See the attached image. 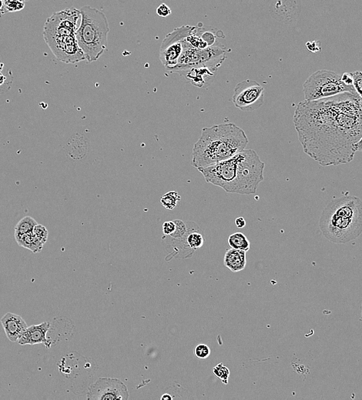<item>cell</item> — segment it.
<instances>
[{
    "instance_id": "1",
    "label": "cell",
    "mask_w": 362,
    "mask_h": 400,
    "mask_svg": "<svg viewBox=\"0 0 362 400\" xmlns=\"http://www.w3.org/2000/svg\"><path fill=\"white\" fill-rule=\"evenodd\" d=\"M293 122L304 153L321 166L351 163L362 137V99L346 92L298 103Z\"/></svg>"
},
{
    "instance_id": "2",
    "label": "cell",
    "mask_w": 362,
    "mask_h": 400,
    "mask_svg": "<svg viewBox=\"0 0 362 400\" xmlns=\"http://www.w3.org/2000/svg\"><path fill=\"white\" fill-rule=\"evenodd\" d=\"M264 163L253 149H244L216 164L198 168L206 182L228 193L255 194L264 180Z\"/></svg>"
},
{
    "instance_id": "3",
    "label": "cell",
    "mask_w": 362,
    "mask_h": 400,
    "mask_svg": "<svg viewBox=\"0 0 362 400\" xmlns=\"http://www.w3.org/2000/svg\"><path fill=\"white\" fill-rule=\"evenodd\" d=\"M248 139L235 124H223L204 127L193 148V167H207L225 161L245 149Z\"/></svg>"
},
{
    "instance_id": "4",
    "label": "cell",
    "mask_w": 362,
    "mask_h": 400,
    "mask_svg": "<svg viewBox=\"0 0 362 400\" xmlns=\"http://www.w3.org/2000/svg\"><path fill=\"white\" fill-rule=\"evenodd\" d=\"M323 236L335 243L345 244L362 233V201L357 196L336 198L327 205L319 220Z\"/></svg>"
},
{
    "instance_id": "5",
    "label": "cell",
    "mask_w": 362,
    "mask_h": 400,
    "mask_svg": "<svg viewBox=\"0 0 362 400\" xmlns=\"http://www.w3.org/2000/svg\"><path fill=\"white\" fill-rule=\"evenodd\" d=\"M80 19L79 10L69 8L54 13L45 22V42L55 58L61 62L75 64L86 60L76 41L78 22Z\"/></svg>"
},
{
    "instance_id": "6",
    "label": "cell",
    "mask_w": 362,
    "mask_h": 400,
    "mask_svg": "<svg viewBox=\"0 0 362 400\" xmlns=\"http://www.w3.org/2000/svg\"><path fill=\"white\" fill-rule=\"evenodd\" d=\"M79 12L80 24L76 31V41L86 60L95 62L107 49L109 22L104 13L90 6H84Z\"/></svg>"
},
{
    "instance_id": "7",
    "label": "cell",
    "mask_w": 362,
    "mask_h": 400,
    "mask_svg": "<svg viewBox=\"0 0 362 400\" xmlns=\"http://www.w3.org/2000/svg\"><path fill=\"white\" fill-rule=\"evenodd\" d=\"M227 49L226 46L220 43L204 49H195L184 40L181 56L171 72L180 73L195 67H204L215 73L226 59Z\"/></svg>"
},
{
    "instance_id": "8",
    "label": "cell",
    "mask_w": 362,
    "mask_h": 400,
    "mask_svg": "<svg viewBox=\"0 0 362 400\" xmlns=\"http://www.w3.org/2000/svg\"><path fill=\"white\" fill-rule=\"evenodd\" d=\"M307 101L322 100L344 93H355L354 87L345 85L342 76L330 70H318L311 75L303 85Z\"/></svg>"
},
{
    "instance_id": "9",
    "label": "cell",
    "mask_w": 362,
    "mask_h": 400,
    "mask_svg": "<svg viewBox=\"0 0 362 400\" xmlns=\"http://www.w3.org/2000/svg\"><path fill=\"white\" fill-rule=\"evenodd\" d=\"M192 27L184 25L175 28L165 37L160 48V58L162 65L171 72L178 64L179 59L184 50V43L190 34Z\"/></svg>"
},
{
    "instance_id": "10",
    "label": "cell",
    "mask_w": 362,
    "mask_h": 400,
    "mask_svg": "<svg viewBox=\"0 0 362 400\" xmlns=\"http://www.w3.org/2000/svg\"><path fill=\"white\" fill-rule=\"evenodd\" d=\"M264 100V89L255 80L243 81L236 85L232 101L234 106L244 112L259 109Z\"/></svg>"
},
{
    "instance_id": "11",
    "label": "cell",
    "mask_w": 362,
    "mask_h": 400,
    "mask_svg": "<svg viewBox=\"0 0 362 400\" xmlns=\"http://www.w3.org/2000/svg\"><path fill=\"white\" fill-rule=\"evenodd\" d=\"M130 396L126 385L118 379L100 378L91 385L87 394L88 399L127 400Z\"/></svg>"
},
{
    "instance_id": "12",
    "label": "cell",
    "mask_w": 362,
    "mask_h": 400,
    "mask_svg": "<svg viewBox=\"0 0 362 400\" xmlns=\"http://www.w3.org/2000/svg\"><path fill=\"white\" fill-rule=\"evenodd\" d=\"M49 328H50V324L48 322L29 326L20 339L18 340V344L22 346L37 345L42 344L46 348L49 349L52 343L46 337Z\"/></svg>"
},
{
    "instance_id": "13",
    "label": "cell",
    "mask_w": 362,
    "mask_h": 400,
    "mask_svg": "<svg viewBox=\"0 0 362 400\" xmlns=\"http://www.w3.org/2000/svg\"><path fill=\"white\" fill-rule=\"evenodd\" d=\"M0 323L2 324L7 338L11 342H18L27 329L25 320L17 314L7 313L4 316Z\"/></svg>"
},
{
    "instance_id": "14",
    "label": "cell",
    "mask_w": 362,
    "mask_h": 400,
    "mask_svg": "<svg viewBox=\"0 0 362 400\" xmlns=\"http://www.w3.org/2000/svg\"><path fill=\"white\" fill-rule=\"evenodd\" d=\"M214 72L207 67H201L185 70L179 74L184 76L192 85L197 87L203 88L207 87V85L214 76Z\"/></svg>"
},
{
    "instance_id": "15",
    "label": "cell",
    "mask_w": 362,
    "mask_h": 400,
    "mask_svg": "<svg viewBox=\"0 0 362 400\" xmlns=\"http://www.w3.org/2000/svg\"><path fill=\"white\" fill-rule=\"evenodd\" d=\"M247 252L241 250H227L224 258V264L232 272H238L245 269L247 265V258H246Z\"/></svg>"
},
{
    "instance_id": "16",
    "label": "cell",
    "mask_w": 362,
    "mask_h": 400,
    "mask_svg": "<svg viewBox=\"0 0 362 400\" xmlns=\"http://www.w3.org/2000/svg\"><path fill=\"white\" fill-rule=\"evenodd\" d=\"M15 239L19 247L27 249L34 253H40L44 245L33 232L22 236H16Z\"/></svg>"
},
{
    "instance_id": "17",
    "label": "cell",
    "mask_w": 362,
    "mask_h": 400,
    "mask_svg": "<svg viewBox=\"0 0 362 400\" xmlns=\"http://www.w3.org/2000/svg\"><path fill=\"white\" fill-rule=\"evenodd\" d=\"M228 244L231 249L247 252L250 248V241L242 233H235L228 238Z\"/></svg>"
},
{
    "instance_id": "18",
    "label": "cell",
    "mask_w": 362,
    "mask_h": 400,
    "mask_svg": "<svg viewBox=\"0 0 362 400\" xmlns=\"http://www.w3.org/2000/svg\"><path fill=\"white\" fill-rule=\"evenodd\" d=\"M38 224L33 217L27 216L19 220V223L15 226V237L32 233L34 227Z\"/></svg>"
},
{
    "instance_id": "19",
    "label": "cell",
    "mask_w": 362,
    "mask_h": 400,
    "mask_svg": "<svg viewBox=\"0 0 362 400\" xmlns=\"http://www.w3.org/2000/svg\"><path fill=\"white\" fill-rule=\"evenodd\" d=\"M180 196L177 191H170L163 195L160 199L162 206L168 210H173L177 207V203L180 201Z\"/></svg>"
},
{
    "instance_id": "20",
    "label": "cell",
    "mask_w": 362,
    "mask_h": 400,
    "mask_svg": "<svg viewBox=\"0 0 362 400\" xmlns=\"http://www.w3.org/2000/svg\"><path fill=\"white\" fill-rule=\"evenodd\" d=\"M213 374L221 380L224 384H228V379L230 377V370L228 367L223 365V363H219L213 368Z\"/></svg>"
},
{
    "instance_id": "21",
    "label": "cell",
    "mask_w": 362,
    "mask_h": 400,
    "mask_svg": "<svg viewBox=\"0 0 362 400\" xmlns=\"http://www.w3.org/2000/svg\"><path fill=\"white\" fill-rule=\"evenodd\" d=\"M25 7V2L19 1V0H4V12H15L20 11Z\"/></svg>"
},
{
    "instance_id": "22",
    "label": "cell",
    "mask_w": 362,
    "mask_h": 400,
    "mask_svg": "<svg viewBox=\"0 0 362 400\" xmlns=\"http://www.w3.org/2000/svg\"><path fill=\"white\" fill-rule=\"evenodd\" d=\"M174 223H175L176 225V230L174 231V233L173 234H171V237H172L173 239H183L184 236H185L186 233H187V226L185 223L182 221V220H174Z\"/></svg>"
},
{
    "instance_id": "23",
    "label": "cell",
    "mask_w": 362,
    "mask_h": 400,
    "mask_svg": "<svg viewBox=\"0 0 362 400\" xmlns=\"http://www.w3.org/2000/svg\"><path fill=\"white\" fill-rule=\"evenodd\" d=\"M211 354L210 347L206 344H198L194 349V355L198 359H207Z\"/></svg>"
},
{
    "instance_id": "24",
    "label": "cell",
    "mask_w": 362,
    "mask_h": 400,
    "mask_svg": "<svg viewBox=\"0 0 362 400\" xmlns=\"http://www.w3.org/2000/svg\"><path fill=\"white\" fill-rule=\"evenodd\" d=\"M34 234L43 242V244L46 243V241L48 240V236H49V232L46 230V228L43 225L37 224L34 227L33 230Z\"/></svg>"
},
{
    "instance_id": "25",
    "label": "cell",
    "mask_w": 362,
    "mask_h": 400,
    "mask_svg": "<svg viewBox=\"0 0 362 400\" xmlns=\"http://www.w3.org/2000/svg\"><path fill=\"white\" fill-rule=\"evenodd\" d=\"M353 75V87L356 94L362 99V72H354Z\"/></svg>"
},
{
    "instance_id": "26",
    "label": "cell",
    "mask_w": 362,
    "mask_h": 400,
    "mask_svg": "<svg viewBox=\"0 0 362 400\" xmlns=\"http://www.w3.org/2000/svg\"><path fill=\"white\" fill-rule=\"evenodd\" d=\"M176 230V225L174 220L173 221L165 222L162 226V230L165 236H171Z\"/></svg>"
},
{
    "instance_id": "27",
    "label": "cell",
    "mask_w": 362,
    "mask_h": 400,
    "mask_svg": "<svg viewBox=\"0 0 362 400\" xmlns=\"http://www.w3.org/2000/svg\"><path fill=\"white\" fill-rule=\"evenodd\" d=\"M156 13L160 17H168L171 14V10L168 5L163 4L159 6L156 10Z\"/></svg>"
},
{
    "instance_id": "28",
    "label": "cell",
    "mask_w": 362,
    "mask_h": 400,
    "mask_svg": "<svg viewBox=\"0 0 362 400\" xmlns=\"http://www.w3.org/2000/svg\"><path fill=\"white\" fill-rule=\"evenodd\" d=\"M305 46L309 52H318L321 51V43L318 41L308 42Z\"/></svg>"
},
{
    "instance_id": "29",
    "label": "cell",
    "mask_w": 362,
    "mask_h": 400,
    "mask_svg": "<svg viewBox=\"0 0 362 400\" xmlns=\"http://www.w3.org/2000/svg\"><path fill=\"white\" fill-rule=\"evenodd\" d=\"M342 80L343 81L344 83L350 86H353V75L352 73H344L342 76Z\"/></svg>"
},
{
    "instance_id": "30",
    "label": "cell",
    "mask_w": 362,
    "mask_h": 400,
    "mask_svg": "<svg viewBox=\"0 0 362 400\" xmlns=\"http://www.w3.org/2000/svg\"><path fill=\"white\" fill-rule=\"evenodd\" d=\"M235 226H237L238 229H243V228L245 227L246 221L244 218H243V217H238V218L236 219Z\"/></svg>"
},
{
    "instance_id": "31",
    "label": "cell",
    "mask_w": 362,
    "mask_h": 400,
    "mask_svg": "<svg viewBox=\"0 0 362 400\" xmlns=\"http://www.w3.org/2000/svg\"><path fill=\"white\" fill-rule=\"evenodd\" d=\"M354 148H355L356 151H357H357H359V152H362V137L360 138V140H359L358 142L356 143Z\"/></svg>"
},
{
    "instance_id": "32",
    "label": "cell",
    "mask_w": 362,
    "mask_h": 400,
    "mask_svg": "<svg viewBox=\"0 0 362 400\" xmlns=\"http://www.w3.org/2000/svg\"><path fill=\"white\" fill-rule=\"evenodd\" d=\"M172 398L173 397L171 396V395H170V394H168V393L164 394V395H163V396L161 397V399H172Z\"/></svg>"
},
{
    "instance_id": "33",
    "label": "cell",
    "mask_w": 362,
    "mask_h": 400,
    "mask_svg": "<svg viewBox=\"0 0 362 400\" xmlns=\"http://www.w3.org/2000/svg\"><path fill=\"white\" fill-rule=\"evenodd\" d=\"M5 80H6L5 76H3V75L1 74V73H0V85H2L4 83V82H5Z\"/></svg>"
},
{
    "instance_id": "34",
    "label": "cell",
    "mask_w": 362,
    "mask_h": 400,
    "mask_svg": "<svg viewBox=\"0 0 362 400\" xmlns=\"http://www.w3.org/2000/svg\"><path fill=\"white\" fill-rule=\"evenodd\" d=\"M0 11L3 13H5L4 10V0H0Z\"/></svg>"
},
{
    "instance_id": "35",
    "label": "cell",
    "mask_w": 362,
    "mask_h": 400,
    "mask_svg": "<svg viewBox=\"0 0 362 400\" xmlns=\"http://www.w3.org/2000/svg\"><path fill=\"white\" fill-rule=\"evenodd\" d=\"M19 1H22V2H28L30 0H19Z\"/></svg>"
},
{
    "instance_id": "36",
    "label": "cell",
    "mask_w": 362,
    "mask_h": 400,
    "mask_svg": "<svg viewBox=\"0 0 362 400\" xmlns=\"http://www.w3.org/2000/svg\"><path fill=\"white\" fill-rule=\"evenodd\" d=\"M360 320H362V306H361V313H360Z\"/></svg>"
}]
</instances>
